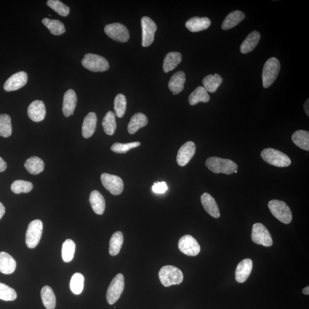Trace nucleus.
Segmentation results:
<instances>
[{
    "label": "nucleus",
    "instance_id": "obj_20",
    "mask_svg": "<svg viewBox=\"0 0 309 309\" xmlns=\"http://www.w3.org/2000/svg\"><path fill=\"white\" fill-rule=\"evenodd\" d=\"M186 82V75L183 71L177 72L172 75L168 82V88L173 95H178L184 89Z\"/></svg>",
    "mask_w": 309,
    "mask_h": 309
},
{
    "label": "nucleus",
    "instance_id": "obj_29",
    "mask_svg": "<svg viewBox=\"0 0 309 309\" xmlns=\"http://www.w3.org/2000/svg\"><path fill=\"white\" fill-rule=\"evenodd\" d=\"M24 166L30 174L37 175L44 171V163L40 157L32 156L26 160Z\"/></svg>",
    "mask_w": 309,
    "mask_h": 309
},
{
    "label": "nucleus",
    "instance_id": "obj_22",
    "mask_svg": "<svg viewBox=\"0 0 309 309\" xmlns=\"http://www.w3.org/2000/svg\"><path fill=\"white\" fill-rule=\"evenodd\" d=\"M211 20L209 18L194 17L187 21L186 28L191 32L204 31L209 28Z\"/></svg>",
    "mask_w": 309,
    "mask_h": 309
},
{
    "label": "nucleus",
    "instance_id": "obj_49",
    "mask_svg": "<svg viewBox=\"0 0 309 309\" xmlns=\"http://www.w3.org/2000/svg\"><path fill=\"white\" fill-rule=\"evenodd\" d=\"M303 293L305 295H309V286H308L307 287L304 289Z\"/></svg>",
    "mask_w": 309,
    "mask_h": 309
},
{
    "label": "nucleus",
    "instance_id": "obj_8",
    "mask_svg": "<svg viewBox=\"0 0 309 309\" xmlns=\"http://www.w3.org/2000/svg\"><path fill=\"white\" fill-rule=\"evenodd\" d=\"M124 289V278L122 274H117L113 278L107 292V300L110 305H114L122 296Z\"/></svg>",
    "mask_w": 309,
    "mask_h": 309
},
{
    "label": "nucleus",
    "instance_id": "obj_6",
    "mask_svg": "<svg viewBox=\"0 0 309 309\" xmlns=\"http://www.w3.org/2000/svg\"><path fill=\"white\" fill-rule=\"evenodd\" d=\"M81 64L85 69L94 73H103L110 69L107 59L96 54H86L82 60Z\"/></svg>",
    "mask_w": 309,
    "mask_h": 309
},
{
    "label": "nucleus",
    "instance_id": "obj_40",
    "mask_svg": "<svg viewBox=\"0 0 309 309\" xmlns=\"http://www.w3.org/2000/svg\"><path fill=\"white\" fill-rule=\"evenodd\" d=\"M33 185L31 182L22 180H15L11 185V190L14 193H28L33 189Z\"/></svg>",
    "mask_w": 309,
    "mask_h": 309
},
{
    "label": "nucleus",
    "instance_id": "obj_11",
    "mask_svg": "<svg viewBox=\"0 0 309 309\" xmlns=\"http://www.w3.org/2000/svg\"><path fill=\"white\" fill-rule=\"evenodd\" d=\"M142 28V46L149 47L154 42V33L157 30V25L149 17H142L141 20Z\"/></svg>",
    "mask_w": 309,
    "mask_h": 309
},
{
    "label": "nucleus",
    "instance_id": "obj_18",
    "mask_svg": "<svg viewBox=\"0 0 309 309\" xmlns=\"http://www.w3.org/2000/svg\"><path fill=\"white\" fill-rule=\"evenodd\" d=\"M252 269V262L249 258L244 259L240 262L235 271L236 281L243 283L249 277Z\"/></svg>",
    "mask_w": 309,
    "mask_h": 309
},
{
    "label": "nucleus",
    "instance_id": "obj_21",
    "mask_svg": "<svg viewBox=\"0 0 309 309\" xmlns=\"http://www.w3.org/2000/svg\"><path fill=\"white\" fill-rule=\"evenodd\" d=\"M97 122L95 113L89 112L85 116L82 126V135L84 138L87 139L92 137L95 133Z\"/></svg>",
    "mask_w": 309,
    "mask_h": 309
},
{
    "label": "nucleus",
    "instance_id": "obj_41",
    "mask_svg": "<svg viewBox=\"0 0 309 309\" xmlns=\"http://www.w3.org/2000/svg\"><path fill=\"white\" fill-rule=\"evenodd\" d=\"M127 99L125 95L119 93L114 100V110L115 114L119 118H123L126 111Z\"/></svg>",
    "mask_w": 309,
    "mask_h": 309
},
{
    "label": "nucleus",
    "instance_id": "obj_12",
    "mask_svg": "<svg viewBox=\"0 0 309 309\" xmlns=\"http://www.w3.org/2000/svg\"><path fill=\"white\" fill-rule=\"evenodd\" d=\"M101 183L105 189L114 195L122 194L124 189L123 180L120 177L104 173L101 175Z\"/></svg>",
    "mask_w": 309,
    "mask_h": 309
},
{
    "label": "nucleus",
    "instance_id": "obj_38",
    "mask_svg": "<svg viewBox=\"0 0 309 309\" xmlns=\"http://www.w3.org/2000/svg\"><path fill=\"white\" fill-rule=\"evenodd\" d=\"M12 133V127L10 117L7 114L0 115V137L8 138Z\"/></svg>",
    "mask_w": 309,
    "mask_h": 309
},
{
    "label": "nucleus",
    "instance_id": "obj_5",
    "mask_svg": "<svg viewBox=\"0 0 309 309\" xmlns=\"http://www.w3.org/2000/svg\"><path fill=\"white\" fill-rule=\"evenodd\" d=\"M268 207L273 216L282 223L289 224L292 222V213L289 207L284 201L271 200L269 202Z\"/></svg>",
    "mask_w": 309,
    "mask_h": 309
},
{
    "label": "nucleus",
    "instance_id": "obj_19",
    "mask_svg": "<svg viewBox=\"0 0 309 309\" xmlns=\"http://www.w3.org/2000/svg\"><path fill=\"white\" fill-rule=\"evenodd\" d=\"M201 202L203 208L210 216L215 218L220 217L219 207L212 195L207 193L203 194L201 197Z\"/></svg>",
    "mask_w": 309,
    "mask_h": 309
},
{
    "label": "nucleus",
    "instance_id": "obj_37",
    "mask_svg": "<svg viewBox=\"0 0 309 309\" xmlns=\"http://www.w3.org/2000/svg\"><path fill=\"white\" fill-rule=\"evenodd\" d=\"M84 277L80 273H75L71 278L70 289L74 295H80L84 289Z\"/></svg>",
    "mask_w": 309,
    "mask_h": 309
},
{
    "label": "nucleus",
    "instance_id": "obj_16",
    "mask_svg": "<svg viewBox=\"0 0 309 309\" xmlns=\"http://www.w3.org/2000/svg\"><path fill=\"white\" fill-rule=\"evenodd\" d=\"M28 115L33 122L43 121L46 115V109L43 101L39 100L33 101L28 107Z\"/></svg>",
    "mask_w": 309,
    "mask_h": 309
},
{
    "label": "nucleus",
    "instance_id": "obj_28",
    "mask_svg": "<svg viewBox=\"0 0 309 309\" xmlns=\"http://www.w3.org/2000/svg\"><path fill=\"white\" fill-rule=\"evenodd\" d=\"M245 18V14L240 10H235L228 14L222 25L224 30L231 29L239 24Z\"/></svg>",
    "mask_w": 309,
    "mask_h": 309
},
{
    "label": "nucleus",
    "instance_id": "obj_7",
    "mask_svg": "<svg viewBox=\"0 0 309 309\" xmlns=\"http://www.w3.org/2000/svg\"><path fill=\"white\" fill-rule=\"evenodd\" d=\"M43 231V224L40 220H34L29 224L26 233V244L29 248H35L38 245Z\"/></svg>",
    "mask_w": 309,
    "mask_h": 309
},
{
    "label": "nucleus",
    "instance_id": "obj_23",
    "mask_svg": "<svg viewBox=\"0 0 309 309\" xmlns=\"http://www.w3.org/2000/svg\"><path fill=\"white\" fill-rule=\"evenodd\" d=\"M16 268V262L6 252H0V272L5 274H12Z\"/></svg>",
    "mask_w": 309,
    "mask_h": 309
},
{
    "label": "nucleus",
    "instance_id": "obj_3",
    "mask_svg": "<svg viewBox=\"0 0 309 309\" xmlns=\"http://www.w3.org/2000/svg\"><path fill=\"white\" fill-rule=\"evenodd\" d=\"M261 156L266 163L277 167H288L292 163L287 154L276 149H265L262 151Z\"/></svg>",
    "mask_w": 309,
    "mask_h": 309
},
{
    "label": "nucleus",
    "instance_id": "obj_10",
    "mask_svg": "<svg viewBox=\"0 0 309 309\" xmlns=\"http://www.w3.org/2000/svg\"><path fill=\"white\" fill-rule=\"evenodd\" d=\"M104 32L109 37L118 42L126 43L130 39V33L126 26L118 22L105 26Z\"/></svg>",
    "mask_w": 309,
    "mask_h": 309
},
{
    "label": "nucleus",
    "instance_id": "obj_32",
    "mask_svg": "<svg viewBox=\"0 0 309 309\" xmlns=\"http://www.w3.org/2000/svg\"><path fill=\"white\" fill-rule=\"evenodd\" d=\"M223 82V78L220 75H209L203 80V84L207 92L214 93Z\"/></svg>",
    "mask_w": 309,
    "mask_h": 309
},
{
    "label": "nucleus",
    "instance_id": "obj_1",
    "mask_svg": "<svg viewBox=\"0 0 309 309\" xmlns=\"http://www.w3.org/2000/svg\"><path fill=\"white\" fill-rule=\"evenodd\" d=\"M206 165L209 170L215 174L231 175L238 171V166L234 161L218 157H211L206 161Z\"/></svg>",
    "mask_w": 309,
    "mask_h": 309
},
{
    "label": "nucleus",
    "instance_id": "obj_39",
    "mask_svg": "<svg viewBox=\"0 0 309 309\" xmlns=\"http://www.w3.org/2000/svg\"><path fill=\"white\" fill-rule=\"evenodd\" d=\"M76 244L73 240L67 239L62 247V258L65 262H70L73 259Z\"/></svg>",
    "mask_w": 309,
    "mask_h": 309
},
{
    "label": "nucleus",
    "instance_id": "obj_45",
    "mask_svg": "<svg viewBox=\"0 0 309 309\" xmlns=\"http://www.w3.org/2000/svg\"><path fill=\"white\" fill-rule=\"evenodd\" d=\"M152 189L154 193L163 194L168 190V187L164 182H157L154 183Z\"/></svg>",
    "mask_w": 309,
    "mask_h": 309
},
{
    "label": "nucleus",
    "instance_id": "obj_46",
    "mask_svg": "<svg viewBox=\"0 0 309 309\" xmlns=\"http://www.w3.org/2000/svg\"><path fill=\"white\" fill-rule=\"evenodd\" d=\"M7 168V164L6 162L0 157V172L4 171Z\"/></svg>",
    "mask_w": 309,
    "mask_h": 309
},
{
    "label": "nucleus",
    "instance_id": "obj_17",
    "mask_svg": "<svg viewBox=\"0 0 309 309\" xmlns=\"http://www.w3.org/2000/svg\"><path fill=\"white\" fill-rule=\"evenodd\" d=\"M77 95L73 89L67 90L64 96L63 112L66 117L73 115L77 105Z\"/></svg>",
    "mask_w": 309,
    "mask_h": 309
},
{
    "label": "nucleus",
    "instance_id": "obj_33",
    "mask_svg": "<svg viewBox=\"0 0 309 309\" xmlns=\"http://www.w3.org/2000/svg\"><path fill=\"white\" fill-rule=\"evenodd\" d=\"M41 297L44 307L47 309H55L56 304V297L50 286H45L41 289Z\"/></svg>",
    "mask_w": 309,
    "mask_h": 309
},
{
    "label": "nucleus",
    "instance_id": "obj_24",
    "mask_svg": "<svg viewBox=\"0 0 309 309\" xmlns=\"http://www.w3.org/2000/svg\"><path fill=\"white\" fill-rule=\"evenodd\" d=\"M261 39V35L257 31L252 32L247 36L240 45V51L243 54H247L253 51L257 46Z\"/></svg>",
    "mask_w": 309,
    "mask_h": 309
},
{
    "label": "nucleus",
    "instance_id": "obj_27",
    "mask_svg": "<svg viewBox=\"0 0 309 309\" xmlns=\"http://www.w3.org/2000/svg\"><path fill=\"white\" fill-rule=\"evenodd\" d=\"M148 119L142 113H137L132 117L128 125V131L130 134H134L141 128L148 125Z\"/></svg>",
    "mask_w": 309,
    "mask_h": 309
},
{
    "label": "nucleus",
    "instance_id": "obj_9",
    "mask_svg": "<svg viewBox=\"0 0 309 309\" xmlns=\"http://www.w3.org/2000/svg\"><path fill=\"white\" fill-rule=\"evenodd\" d=\"M251 239L255 243L265 247L271 246L273 243L268 230L264 225L260 223L255 224L252 226Z\"/></svg>",
    "mask_w": 309,
    "mask_h": 309
},
{
    "label": "nucleus",
    "instance_id": "obj_44",
    "mask_svg": "<svg viewBox=\"0 0 309 309\" xmlns=\"http://www.w3.org/2000/svg\"><path fill=\"white\" fill-rule=\"evenodd\" d=\"M17 293L9 286L0 283V299L5 301H12L17 299Z\"/></svg>",
    "mask_w": 309,
    "mask_h": 309
},
{
    "label": "nucleus",
    "instance_id": "obj_34",
    "mask_svg": "<svg viewBox=\"0 0 309 309\" xmlns=\"http://www.w3.org/2000/svg\"><path fill=\"white\" fill-rule=\"evenodd\" d=\"M42 22L52 35L59 36L63 35V33L66 32V30L65 25L59 20L44 18L42 20Z\"/></svg>",
    "mask_w": 309,
    "mask_h": 309
},
{
    "label": "nucleus",
    "instance_id": "obj_15",
    "mask_svg": "<svg viewBox=\"0 0 309 309\" xmlns=\"http://www.w3.org/2000/svg\"><path fill=\"white\" fill-rule=\"evenodd\" d=\"M196 152V146L193 142L184 143L179 150L177 154V163L180 166H184L191 160Z\"/></svg>",
    "mask_w": 309,
    "mask_h": 309
},
{
    "label": "nucleus",
    "instance_id": "obj_26",
    "mask_svg": "<svg viewBox=\"0 0 309 309\" xmlns=\"http://www.w3.org/2000/svg\"><path fill=\"white\" fill-rule=\"evenodd\" d=\"M89 201L93 212L97 214L102 215L105 208V201L100 192L94 190L90 194Z\"/></svg>",
    "mask_w": 309,
    "mask_h": 309
},
{
    "label": "nucleus",
    "instance_id": "obj_4",
    "mask_svg": "<svg viewBox=\"0 0 309 309\" xmlns=\"http://www.w3.org/2000/svg\"><path fill=\"white\" fill-rule=\"evenodd\" d=\"M281 65L280 61L276 58L269 59L263 67L262 81L263 87L269 88L276 80L280 73Z\"/></svg>",
    "mask_w": 309,
    "mask_h": 309
},
{
    "label": "nucleus",
    "instance_id": "obj_31",
    "mask_svg": "<svg viewBox=\"0 0 309 309\" xmlns=\"http://www.w3.org/2000/svg\"><path fill=\"white\" fill-rule=\"evenodd\" d=\"M294 143L299 148L309 152V133L307 131L298 130L292 137Z\"/></svg>",
    "mask_w": 309,
    "mask_h": 309
},
{
    "label": "nucleus",
    "instance_id": "obj_14",
    "mask_svg": "<svg viewBox=\"0 0 309 309\" xmlns=\"http://www.w3.org/2000/svg\"><path fill=\"white\" fill-rule=\"evenodd\" d=\"M27 81V74L24 71L18 72L7 79L3 85V88L7 92L14 91L23 87Z\"/></svg>",
    "mask_w": 309,
    "mask_h": 309
},
{
    "label": "nucleus",
    "instance_id": "obj_47",
    "mask_svg": "<svg viewBox=\"0 0 309 309\" xmlns=\"http://www.w3.org/2000/svg\"><path fill=\"white\" fill-rule=\"evenodd\" d=\"M5 207L3 206L2 203L0 202V220L1 219L3 215L5 214Z\"/></svg>",
    "mask_w": 309,
    "mask_h": 309
},
{
    "label": "nucleus",
    "instance_id": "obj_42",
    "mask_svg": "<svg viewBox=\"0 0 309 309\" xmlns=\"http://www.w3.org/2000/svg\"><path fill=\"white\" fill-rule=\"evenodd\" d=\"M47 4L51 9L54 10L56 13H58L60 16L66 17L70 14V7L59 0H49Z\"/></svg>",
    "mask_w": 309,
    "mask_h": 309
},
{
    "label": "nucleus",
    "instance_id": "obj_43",
    "mask_svg": "<svg viewBox=\"0 0 309 309\" xmlns=\"http://www.w3.org/2000/svg\"><path fill=\"white\" fill-rule=\"evenodd\" d=\"M141 143L135 142L128 143H115L111 147L113 152L117 154H125L131 149L138 148L141 146Z\"/></svg>",
    "mask_w": 309,
    "mask_h": 309
},
{
    "label": "nucleus",
    "instance_id": "obj_36",
    "mask_svg": "<svg viewBox=\"0 0 309 309\" xmlns=\"http://www.w3.org/2000/svg\"><path fill=\"white\" fill-rule=\"evenodd\" d=\"M102 126L105 134L113 135L116 129V122L115 113L109 111L105 115L103 120Z\"/></svg>",
    "mask_w": 309,
    "mask_h": 309
},
{
    "label": "nucleus",
    "instance_id": "obj_2",
    "mask_svg": "<svg viewBox=\"0 0 309 309\" xmlns=\"http://www.w3.org/2000/svg\"><path fill=\"white\" fill-rule=\"evenodd\" d=\"M159 278L165 287L180 285L183 281V274L178 267L174 266H164L160 270Z\"/></svg>",
    "mask_w": 309,
    "mask_h": 309
},
{
    "label": "nucleus",
    "instance_id": "obj_30",
    "mask_svg": "<svg viewBox=\"0 0 309 309\" xmlns=\"http://www.w3.org/2000/svg\"><path fill=\"white\" fill-rule=\"evenodd\" d=\"M210 100L208 92L203 86H198L188 97V101L191 105H195L200 102L207 103Z\"/></svg>",
    "mask_w": 309,
    "mask_h": 309
},
{
    "label": "nucleus",
    "instance_id": "obj_48",
    "mask_svg": "<svg viewBox=\"0 0 309 309\" xmlns=\"http://www.w3.org/2000/svg\"><path fill=\"white\" fill-rule=\"evenodd\" d=\"M309 100L308 99L306 101V102H305L304 104V110L305 111V112H306V114L308 116H309Z\"/></svg>",
    "mask_w": 309,
    "mask_h": 309
},
{
    "label": "nucleus",
    "instance_id": "obj_25",
    "mask_svg": "<svg viewBox=\"0 0 309 309\" xmlns=\"http://www.w3.org/2000/svg\"><path fill=\"white\" fill-rule=\"evenodd\" d=\"M182 55L179 52H169L165 56L163 61V71L165 73H168L178 66L182 62Z\"/></svg>",
    "mask_w": 309,
    "mask_h": 309
},
{
    "label": "nucleus",
    "instance_id": "obj_13",
    "mask_svg": "<svg viewBox=\"0 0 309 309\" xmlns=\"http://www.w3.org/2000/svg\"><path fill=\"white\" fill-rule=\"evenodd\" d=\"M178 247L183 254L191 257L197 256L201 251V246L197 240L190 235H184L179 239Z\"/></svg>",
    "mask_w": 309,
    "mask_h": 309
},
{
    "label": "nucleus",
    "instance_id": "obj_35",
    "mask_svg": "<svg viewBox=\"0 0 309 309\" xmlns=\"http://www.w3.org/2000/svg\"><path fill=\"white\" fill-rule=\"evenodd\" d=\"M124 238L121 232H115L111 236L110 241L109 252L112 256H116L119 253L123 243Z\"/></svg>",
    "mask_w": 309,
    "mask_h": 309
}]
</instances>
